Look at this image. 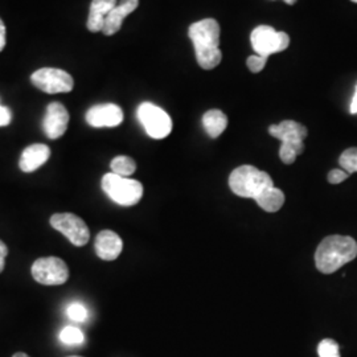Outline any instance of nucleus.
<instances>
[{"instance_id": "nucleus-1", "label": "nucleus", "mask_w": 357, "mask_h": 357, "mask_svg": "<svg viewBox=\"0 0 357 357\" xmlns=\"http://www.w3.org/2000/svg\"><path fill=\"white\" fill-rule=\"evenodd\" d=\"M188 36L193 43L197 64L205 70H211L221 63L220 51V26L215 19H204L190 26Z\"/></svg>"}, {"instance_id": "nucleus-2", "label": "nucleus", "mask_w": 357, "mask_h": 357, "mask_svg": "<svg viewBox=\"0 0 357 357\" xmlns=\"http://www.w3.org/2000/svg\"><path fill=\"white\" fill-rule=\"evenodd\" d=\"M357 257V243L349 236H328L315 252V265L320 273L332 274Z\"/></svg>"}, {"instance_id": "nucleus-3", "label": "nucleus", "mask_w": 357, "mask_h": 357, "mask_svg": "<svg viewBox=\"0 0 357 357\" xmlns=\"http://www.w3.org/2000/svg\"><path fill=\"white\" fill-rule=\"evenodd\" d=\"M273 185L274 183L270 175L253 166L238 167L229 176L231 192L246 199H255L261 192Z\"/></svg>"}, {"instance_id": "nucleus-4", "label": "nucleus", "mask_w": 357, "mask_h": 357, "mask_svg": "<svg viewBox=\"0 0 357 357\" xmlns=\"http://www.w3.org/2000/svg\"><path fill=\"white\" fill-rule=\"evenodd\" d=\"M102 190L114 203L122 206L138 204L143 196L141 181L134 178H123L113 172L106 174L102 178Z\"/></svg>"}, {"instance_id": "nucleus-5", "label": "nucleus", "mask_w": 357, "mask_h": 357, "mask_svg": "<svg viewBox=\"0 0 357 357\" xmlns=\"http://www.w3.org/2000/svg\"><path fill=\"white\" fill-rule=\"evenodd\" d=\"M250 41L258 56L268 59V56L289 48L290 36L286 32L275 31L273 26H259L253 29Z\"/></svg>"}, {"instance_id": "nucleus-6", "label": "nucleus", "mask_w": 357, "mask_h": 357, "mask_svg": "<svg viewBox=\"0 0 357 357\" xmlns=\"http://www.w3.org/2000/svg\"><path fill=\"white\" fill-rule=\"evenodd\" d=\"M138 119L146 132L153 139H165L172 131L171 116L153 103H142L138 107Z\"/></svg>"}, {"instance_id": "nucleus-7", "label": "nucleus", "mask_w": 357, "mask_h": 357, "mask_svg": "<svg viewBox=\"0 0 357 357\" xmlns=\"http://www.w3.org/2000/svg\"><path fill=\"white\" fill-rule=\"evenodd\" d=\"M32 277L44 286H59L68 281L69 268L61 258L44 257L32 265Z\"/></svg>"}, {"instance_id": "nucleus-8", "label": "nucleus", "mask_w": 357, "mask_h": 357, "mask_svg": "<svg viewBox=\"0 0 357 357\" xmlns=\"http://www.w3.org/2000/svg\"><path fill=\"white\" fill-rule=\"evenodd\" d=\"M31 81L38 89L48 94L69 93L75 88L73 77L63 69L56 68L38 69L31 76Z\"/></svg>"}, {"instance_id": "nucleus-9", "label": "nucleus", "mask_w": 357, "mask_h": 357, "mask_svg": "<svg viewBox=\"0 0 357 357\" xmlns=\"http://www.w3.org/2000/svg\"><path fill=\"white\" fill-rule=\"evenodd\" d=\"M52 228L63 233L75 246L89 243L90 230L86 222L73 213H56L51 217Z\"/></svg>"}, {"instance_id": "nucleus-10", "label": "nucleus", "mask_w": 357, "mask_h": 357, "mask_svg": "<svg viewBox=\"0 0 357 357\" xmlns=\"http://www.w3.org/2000/svg\"><path fill=\"white\" fill-rule=\"evenodd\" d=\"M268 134L284 144L293 146L299 155L305 151L303 141L306 139L308 131L303 125L295 121H283L280 125H271L268 128Z\"/></svg>"}, {"instance_id": "nucleus-11", "label": "nucleus", "mask_w": 357, "mask_h": 357, "mask_svg": "<svg viewBox=\"0 0 357 357\" xmlns=\"http://www.w3.org/2000/svg\"><path fill=\"white\" fill-rule=\"evenodd\" d=\"M123 121L122 109L114 103H103L90 107L86 113V122L91 128H115Z\"/></svg>"}, {"instance_id": "nucleus-12", "label": "nucleus", "mask_w": 357, "mask_h": 357, "mask_svg": "<svg viewBox=\"0 0 357 357\" xmlns=\"http://www.w3.org/2000/svg\"><path fill=\"white\" fill-rule=\"evenodd\" d=\"M69 123V113L63 103L52 102L47 107L43 121V130L50 139H59L63 137Z\"/></svg>"}, {"instance_id": "nucleus-13", "label": "nucleus", "mask_w": 357, "mask_h": 357, "mask_svg": "<svg viewBox=\"0 0 357 357\" xmlns=\"http://www.w3.org/2000/svg\"><path fill=\"white\" fill-rule=\"evenodd\" d=\"M96 253L103 261H114L122 253V238L112 230H102L96 238Z\"/></svg>"}, {"instance_id": "nucleus-14", "label": "nucleus", "mask_w": 357, "mask_h": 357, "mask_svg": "<svg viewBox=\"0 0 357 357\" xmlns=\"http://www.w3.org/2000/svg\"><path fill=\"white\" fill-rule=\"evenodd\" d=\"M139 6V0H121L105 19L102 32L106 36L115 35L123 23V19L134 13Z\"/></svg>"}, {"instance_id": "nucleus-15", "label": "nucleus", "mask_w": 357, "mask_h": 357, "mask_svg": "<svg viewBox=\"0 0 357 357\" xmlns=\"http://www.w3.org/2000/svg\"><path fill=\"white\" fill-rule=\"evenodd\" d=\"M50 156H51V150L47 144H41V143L31 144L22 153L19 167L23 172L26 174L33 172L43 165H45Z\"/></svg>"}, {"instance_id": "nucleus-16", "label": "nucleus", "mask_w": 357, "mask_h": 357, "mask_svg": "<svg viewBox=\"0 0 357 357\" xmlns=\"http://www.w3.org/2000/svg\"><path fill=\"white\" fill-rule=\"evenodd\" d=\"M116 0H93L90 4L89 16H88V29L90 32H102L106 16L116 6Z\"/></svg>"}, {"instance_id": "nucleus-17", "label": "nucleus", "mask_w": 357, "mask_h": 357, "mask_svg": "<svg viewBox=\"0 0 357 357\" xmlns=\"http://www.w3.org/2000/svg\"><path fill=\"white\" fill-rule=\"evenodd\" d=\"M255 203L259 205L264 211L274 213L280 211L284 204V193L280 190L273 187H268L266 190L261 192L255 199Z\"/></svg>"}, {"instance_id": "nucleus-18", "label": "nucleus", "mask_w": 357, "mask_h": 357, "mask_svg": "<svg viewBox=\"0 0 357 357\" xmlns=\"http://www.w3.org/2000/svg\"><path fill=\"white\" fill-rule=\"evenodd\" d=\"M203 126L211 138H218L228 126V118L221 110H209L203 115Z\"/></svg>"}, {"instance_id": "nucleus-19", "label": "nucleus", "mask_w": 357, "mask_h": 357, "mask_svg": "<svg viewBox=\"0 0 357 357\" xmlns=\"http://www.w3.org/2000/svg\"><path fill=\"white\" fill-rule=\"evenodd\" d=\"M110 168H112V171L115 175L128 178L135 172L137 163L130 156H116L112 160Z\"/></svg>"}, {"instance_id": "nucleus-20", "label": "nucleus", "mask_w": 357, "mask_h": 357, "mask_svg": "<svg viewBox=\"0 0 357 357\" xmlns=\"http://www.w3.org/2000/svg\"><path fill=\"white\" fill-rule=\"evenodd\" d=\"M60 340L65 345H81L85 342V335L79 328L68 326L63 331L60 332Z\"/></svg>"}, {"instance_id": "nucleus-21", "label": "nucleus", "mask_w": 357, "mask_h": 357, "mask_svg": "<svg viewBox=\"0 0 357 357\" xmlns=\"http://www.w3.org/2000/svg\"><path fill=\"white\" fill-rule=\"evenodd\" d=\"M339 165L349 175L354 174V172H357V147L347 149L344 153L340 155Z\"/></svg>"}, {"instance_id": "nucleus-22", "label": "nucleus", "mask_w": 357, "mask_h": 357, "mask_svg": "<svg viewBox=\"0 0 357 357\" xmlns=\"http://www.w3.org/2000/svg\"><path fill=\"white\" fill-rule=\"evenodd\" d=\"M66 315L69 319L82 323L88 319L89 314H88V308L84 306L81 302H73L66 307Z\"/></svg>"}, {"instance_id": "nucleus-23", "label": "nucleus", "mask_w": 357, "mask_h": 357, "mask_svg": "<svg viewBox=\"0 0 357 357\" xmlns=\"http://www.w3.org/2000/svg\"><path fill=\"white\" fill-rule=\"evenodd\" d=\"M318 354L319 357H340V347L332 339H324L318 345Z\"/></svg>"}, {"instance_id": "nucleus-24", "label": "nucleus", "mask_w": 357, "mask_h": 357, "mask_svg": "<svg viewBox=\"0 0 357 357\" xmlns=\"http://www.w3.org/2000/svg\"><path fill=\"white\" fill-rule=\"evenodd\" d=\"M299 153L294 149L293 146L282 143L281 149H280V158L284 165H293Z\"/></svg>"}, {"instance_id": "nucleus-25", "label": "nucleus", "mask_w": 357, "mask_h": 357, "mask_svg": "<svg viewBox=\"0 0 357 357\" xmlns=\"http://www.w3.org/2000/svg\"><path fill=\"white\" fill-rule=\"evenodd\" d=\"M266 63H268V59H265V57H262V56H258V54L250 56V57L248 59V61H246L248 68H249L253 73L261 72V70L265 68Z\"/></svg>"}, {"instance_id": "nucleus-26", "label": "nucleus", "mask_w": 357, "mask_h": 357, "mask_svg": "<svg viewBox=\"0 0 357 357\" xmlns=\"http://www.w3.org/2000/svg\"><path fill=\"white\" fill-rule=\"evenodd\" d=\"M349 176L348 172H345L344 169H332L328 174V181L331 184H340Z\"/></svg>"}, {"instance_id": "nucleus-27", "label": "nucleus", "mask_w": 357, "mask_h": 357, "mask_svg": "<svg viewBox=\"0 0 357 357\" xmlns=\"http://www.w3.org/2000/svg\"><path fill=\"white\" fill-rule=\"evenodd\" d=\"M11 121H13L11 110L8 107L0 105V128L8 126L11 123Z\"/></svg>"}, {"instance_id": "nucleus-28", "label": "nucleus", "mask_w": 357, "mask_h": 357, "mask_svg": "<svg viewBox=\"0 0 357 357\" xmlns=\"http://www.w3.org/2000/svg\"><path fill=\"white\" fill-rule=\"evenodd\" d=\"M7 255H8V249H7V245L3 243L1 240H0V273L4 270V266H6V258H7Z\"/></svg>"}, {"instance_id": "nucleus-29", "label": "nucleus", "mask_w": 357, "mask_h": 357, "mask_svg": "<svg viewBox=\"0 0 357 357\" xmlns=\"http://www.w3.org/2000/svg\"><path fill=\"white\" fill-rule=\"evenodd\" d=\"M4 47H6V26L0 19V52L4 50Z\"/></svg>"}, {"instance_id": "nucleus-30", "label": "nucleus", "mask_w": 357, "mask_h": 357, "mask_svg": "<svg viewBox=\"0 0 357 357\" xmlns=\"http://www.w3.org/2000/svg\"><path fill=\"white\" fill-rule=\"evenodd\" d=\"M351 113L352 114H357V85L356 90H355V96H354V98H352V102H351Z\"/></svg>"}, {"instance_id": "nucleus-31", "label": "nucleus", "mask_w": 357, "mask_h": 357, "mask_svg": "<svg viewBox=\"0 0 357 357\" xmlns=\"http://www.w3.org/2000/svg\"><path fill=\"white\" fill-rule=\"evenodd\" d=\"M13 357H29L24 352H17V354H15Z\"/></svg>"}, {"instance_id": "nucleus-32", "label": "nucleus", "mask_w": 357, "mask_h": 357, "mask_svg": "<svg viewBox=\"0 0 357 357\" xmlns=\"http://www.w3.org/2000/svg\"><path fill=\"white\" fill-rule=\"evenodd\" d=\"M284 3H287V4H290V6H293V4H295L296 3V0H283Z\"/></svg>"}, {"instance_id": "nucleus-33", "label": "nucleus", "mask_w": 357, "mask_h": 357, "mask_svg": "<svg viewBox=\"0 0 357 357\" xmlns=\"http://www.w3.org/2000/svg\"><path fill=\"white\" fill-rule=\"evenodd\" d=\"M351 1H354V3H357V0H351Z\"/></svg>"}, {"instance_id": "nucleus-34", "label": "nucleus", "mask_w": 357, "mask_h": 357, "mask_svg": "<svg viewBox=\"0 0 357 357\" xmlns=\"http://www.w3.org/2000/svg\"><path fill=\"white\" fill-rule=\"evenodd\" d=\"M70 357H79V356H70Z\"/></svg>"}]
</instances>
